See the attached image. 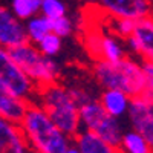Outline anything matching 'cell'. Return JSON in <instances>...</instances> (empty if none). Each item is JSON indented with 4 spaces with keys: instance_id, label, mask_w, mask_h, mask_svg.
<instances>
[{
    "instance_id": "8",
    "label": "cell",
    "mask_w": 153,
    "mask_h": 153,
    "mask_svg": "<svg viewBox=\"0 0 153 153\" xmlns=\"http://www.w3.org/2000/svg\"><path fill=\"white\" fill-rule=\"evenodd\" d=\"M97 6L110 19L139 20L152 16L153 0H98Z\"/></svg>"
},
{
    "instance_id": "2",
    "label": "cell",
    "mask_w": 153,
    "mask_h": 153,
    "mask_svg": "<svg viewBox=\"0 0 153 153\" xmlns=\"http://www.w3.org/2000/svg\"><path fill=\"white\" fill-rule=\"evenodd\" d=\"M35 103L45 109L51 121L69 138L74 139V136L81 130L78 104L71 97L69 89L58 83L40 87Z\"/></svg>"
},
{
    "instance_id": "5",
    "label": "cell",
    "mask_w": 153,
    "mask_h": 153,
    "mask_svg": "<svg viewBox=\"0 0 153 153\" xmlns=\"http://www.w3.org/2000/svg\"><path fill=\"white\" fill-rule=\"evenodd\" d=\"M80 124L83 130H89L98 135L107 144L118 147L123 138V127L117 118L103 109L98 100H91L78 107Z\"/></svg>"
},
{
    "instance_id": "12",
    "label": "cell",
    "mask_w": 153,
    "mask_h": 153,
    "mask_svg": "<svg viewBox=\"0 0 153 153\" xmlns=\"http://www.w3.org/2000/svg\"><path fill=\"white\" fill-rule=\"evenodd\" d=\"M19 123L0 118V153H31Z\"/></svg>"
},
{
    "instance_id": "3",
    "label": "cell",
    "mask_w": 153,
    "mask_h": 153,
    "mask_svg": "<svg viewBox=\"0 0 153 153\" xmlns=\"http://www.w3.org/2000/svg\"><path fill=\"white\" fill-rule=\"evenodd\" d=\"M94 75L104 89H118L130 98L139 97L144 89V76L141 63L132 57H124L118 61L97 60Z\"/></svg>"
},
{
    "instance_id": "15",
    "label": "cell",
    "mask_w": 153,
    "mask_h": 153,
    "mask_svg": "<svg viewBox=\"0 0 153 153\" xmlns=\"http://www.w3.org/2000/svg\"><path fill=\"white\" fill-rule=\"evenodd\" d=\"M28 103L9 95L0 87V118H5L12 123H19L26 110Z\"/></svg>"
},
{
    "instance_id": "17",
    "label": "cell",
    "mask_w": 153,
    "mask_h": 153,
    "mask_svg": "<svg viewBox=\"0 0 153 153\" xmlns=\"http://www.w3.org/2000/svg\"><path fill=\"white\" fill-rule=\"evenodd\" d=\"M121 153H153L147 141L136 130L130 129L123 133L121 143L118 146Z\"/></svg>"
},
{
    "instance_id": "23",
    "label": "cell",
    "mask_w": 153,
    "mask_h": 153,
    "mask_svg": "<svg viewBox=\"0 0 153 153\" xmlns=\"http://www.w3.org/2000/svg\"><path fill=\"white\" fill-rule=\"evenodd\" d=\"M51 32H54L60 38L71 35V32H72V22H71V19L68 16H63V17H58L55 20H51Z\"/></svg>"
},
{
    "instance_id": "22",
    "label": "cell",
    "mask_w": 153,
    "mask_h": 153,
    "mask_svg": "<svg viewBox=\"0 0 153 153\" xmlns=\"http://www.w3.org/2000/svg\"><path fill=\"white\" fill-rule=\"evenodd\" d=\"M135 20L130 19H112V25H110V29L112 32L120 37V38H126L130 37L133 29H135Z\"/></svg>"
},
{
    "instance_id": "18",
    "label": "cell",
    "mask_w": 153,
    "mask_h": 153,
    "mask_svg": "<svg viewBox=\"0 0 153 153\" xmlns=\"http://www.w3.org/2000/svg\"><path fill=\"white\" fill-rule=\"evenodd\" d=\"M11 12L20 22H26L40 12V0H11Z\"/></svg>"
},
{
    "instance_id": "24",
    "label": "cell",
    "mask_w": 153,
    "mask_h": 153,
    "mask_svg": "<svg viewBox=\"0 0 153 153\" xmlns=\"http://www.w3.org/2000/svg\"><path fill=\"white\" fill-rule=\"evenodd\" d=\"M69 94L71 97L74 98V101L76 104H78V107L84 103H87V101H91L94 98H91V95H89L86 91H83V89H69Z\"/></svg>"
},
{
    "instance_id": "11",
    "label": "cell",
    "mask_w": 153,
    "mask_h": 153,
    "mask_svg": "<svg viewBox=\"0 0 153 153\" xmlns=\"http://www.w3.org/2000/svg\"><path fill=\"white\" fill-rule=\"evenodd\" d=\"M25 42L28 40L23 22L12 14L11 9L0 5V48L11 49Z\"/></svg>"
},
{
    "instance_id": "7",
    "label": "cell",
    "mask_w": 153,
    "mask_h": 153,
    "mask_svg": "<svg viewBox=\"0 0 153 153\" xmlns=\"http://www.w3.org/2000/svg\"><path fill=\"white\" fill-rule=\"evenodd\" d=\"M84 45L87 52L91 54L95 61L106 60V61H118L126 57V46L121 43L120 37L115 34H104L100 29L89 31L84 35Z\"/></svg>"
},
{
    "instance_id": "1",
    "label": "cell",
    "mask_w": 153,
    "mask_h": 153,
    "mask_svg": "<svg viewBox=\"0 0 153 153\" xmlns=\"http://www.w3.org/2000/svg\"><path fill=\"white\" fill-rule=\"evenodd\" d=\"M19 126L28 146L35 153H65L74 143L72 138L51 121L45 109L37 103H28Z\"/></svg>"
},
{
    "instance_id": "29",
    "label": "cell",
    "mask_w": 153,
    "mask_h": 153,
    "mask_svg": "<svg viewBox=\"0 0 153 153\" xmlns=\"http://www.w3.org/2000/svg\"><path fill=\"white\" fill-rule=\"evenodd\" d=\"M40 2H42V0H40Z\"/></svg>"
},
{
    "instance_id": "27",
    "label": "cell",
    "mask_w": 153,
    "mask_h": 153,
    "mask_svg": "<svg viewBox=\"0 0 153 153\" xmlns=\"http://www.w3.org/2000/svg\"><path fill=\"white\" fill-rule=\"evenodd\" d=\"M31 153H35V152H31Z\"/></svg>"
},
{
    "instance_id": "9",
    "label": "cell",
    "mask_w": 153,
    "mask_h": 153,
    "mask_svg": "<svg viewBox=\"0 0 153 153\" xmlns=\"http://www.w3.org/2000/svg\"><path fill=\"white\" fill-rule=\"evenodd\" d=\"M126 46L143 61L153 63V16L136 20L132 35L126 38Z\"/></svg>"
},
{
    "instance_id": "25",
    "label": "cell",
    "mask_w": 153,
    "mask_h": 153,
    "mask_svg": "<svg viewBox=\"0 0 153 153\" xmlns=\"http://www.w3.org/2000/svg\"><path fill=\"white\" fill-rule=\"evenodd\" d=\"M65 153H81V152H80V149H78V147H76V146L72 143V144L66 149V152H65Z\"/></svg>"
},
{
    "instance_id": "4",
    "label": "cell",
    "mask_w": 153,
    "mask_h": 153,
    "mask_svg": "<svg viewBox=\"0 0 153 153\" xmlns=\"http://www.w3.org/2000/svg\"><path fill=\"white\" fill-rule=\"evenodd\" d=\"M8 51L16 65L29 76V80L38 89L57 83L60 75L58 65L51 57L43 55L35 45L25 42Z\"/></svg>"
},
{
    "instance_id": "6",
    "label": "cell",
    "mask_w": 153,
    "mask_h": 153,
    "mask_svg": "<svg viewBox=\"0 0 153 153\" xmlns=\"http://www.w3.org/2000/svg\"><path fill=\"white\" fill-rule=\"evenodd\" d=\"M0 87L25 103H35L38 94V87L16 65L5 48H0Z\"/></svg>"
},
{
    "instance_id": "13",
    "label": "cell",
    "mask_w": 153,
    "mask_h": 153,
    "mask_svg": "<svg viewBox=\"0 0 153 153\" xmlns=\"http://www.w3.org/2000/svg\"><path fill=\"white\" fill-rule=\"evenodd\" d=\"M98 101L110 117L118 120L124 117V115H127L132 98L127 94H124L123 91H118V89H104L103 94L100 95Z\"/></svg>"
},
{
    "instance_id": "21",
    "label": "cell",
    "mask_w": 153,
    "mask_h": 153,
    "mask_svg": "<svg viewBox=\"0 0 153 153\" xmlns=\"http://www.w3.org/2000/svg\"><path fill=\"white\" fill-rule=\"evenodd\" d=\"M141 69H143V76H144V89L139 97L149 101V103H153V63L141 61Z\"/></svg>"
},
{
    "instance_id": "19",
    "label": "cell",
    "mask_w": 153,
    "mask_h": 153,
    "mask_svg": "<svg viewBox=\"0 0 153 153\" xmlns=\"http://www.w3.org/2000/svg\"><path fill=\"white\" fill-rule=\"evenodd\" d=\"M35 46H37V49L40 51L43 55L52 58V57H55L61 51V38L58 35H55L54 32H49Z\"/></svg>"
},
{
    "instance_id": "20",
    "label": "cell",
    "mask_w": 153,
    "mask_h": 153,
    "mask_svg": "<svg viewBox=\"0 0 153 153\" xmlns=\"http://www.w3.org/2000/svg\"><path fill=\"white\" fill-rule=\"evenodd\" d=\"M40 14L49 20H55L58 17L66 16V5L63 0H42Z\"/></svg>"
},
{
    "instance_id": "16",
    "label": "cell",
    "mask_w": 153,
    "mask_h": 153,
    "mask_svg": "<svg viewBox=\"0 0 153 153\" xmlns=\"http://www.w3.org/2000/svg\"><path fill=\"white\" fill-rule=\"evenodd\" d=\"M23 25L25 32H26V40L32 45H37L46 34L51 32V20L42 14L28 19L26 22H23Z\"/></svg>"
},
{
    "instance_id": "26",
    "label": "cell",
    "mask_w": 153,
    "mask_h": 153,
    "mask_svg": "<svg viewBox=\"0 0 153 153\" xmlns=\"http://www.w3.org/2000/svg\"><path fill=\"white\" fill-rule=\"evenodd\" d=\"M81 2H84V3H87V5H95V6H97L98 0H81Z\"/></svg>"
},
{
    "instance_id": "14",
    "label": "cell",
    "mask_w": 153,
    "mask_h": 153,
    "mask_svg": "<svg viewBox=\"0 0 153 153\" xmlns=\"http://www.w3.org/2000/svg\"><path fill=\"white\" fill-rule=\"evenodd\" d=\"M74 144L81 153H121L118 147L107 144L98 135L83 129L74 136Z\"/></svg>"
},
{
    "instance_id": "28",
    "label": "cell",
    "mask_w": 153,
    "mask_h": 153,
    "mask_svg": "<svg viewBox=\"0 0 153 153\" xmlns=\"http://www.w3.org/2000/svg\"><path fill=\"white\" fill-rule=\"evenodd\" d=\"M152 16H153V12H152Z\"/></svg>"
},
{
    "instance_id": "10",
    "label": "cell",
    "mask_w": 153,
    "mask_h": 153,
    "mask_svg": "<svg viewBox=\"0 0 153 153\" xmlns=\"http://www.w3.org/2000/svg\"><path fill=\"white\" fill-rule=\"evenodd\" d=\"M127 117L132 129L143 135L153 152V103H149L141 97L132 98Z\"/></svg>"
}]
</instances>
